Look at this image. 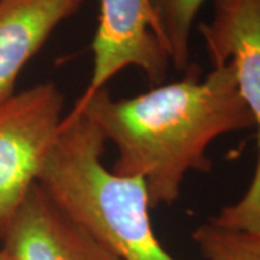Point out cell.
<instances>
[{"instance_id":"obj_1","label":"cell","mask_w":260,"mask_h":260,"mask_svg":"<svg viewBox=\"0 0 260 260\" xmlns=\"http://www.w3.org/2000/svg\"><path fill=\"white\" fill-rule=\"evenodd\" d=\"M78 114L117 149L113 174L146 182L150 207L174 204L188 171H211L207 149L218 136L254 127L232 62L213 67L204 80L189 64L182 80L132 99L102 88L70 112Z\"/></svg>"},{"instance_id":"obj_2","label":"cell","mask_w":260,"mask_h":260,"mask_svg":"<svg viewBox=\"0 0 260 260\" xmlns=\"http://www.w3.org/2000/svg\"><path fill=\"white\" fill-rule=\"evenodd\" d=\"M104 142L84 114L65 116L37 184L117 259L175 260L152 229L146 182L107 171Z\"/></svg>"},{"instance_id":"obj_3","label":"cell","mask_w":260,"mask_h":260,"mask_svg":"<svg viewBox=\"0 0 260 260\" xmlns=\"http://www.w3.org/2000/svg\"><path fill=\"white\" fill-rule=\"evenodd\" d=\"M198 30L213 67L232 62L239 91L257 129V162L246 194L211 220L220 227L260 236V0H214V18Z\"/></svg>"},{"instance_id":"obj_4","label":"cell","mask_w":260,"mask_h":260,"mask_svg":"<svg viewBox=\"0 0 260 260\" xmlns=\"http://www.w3.org/2000/svg\"><path fill=\"white\" fill-rule=\"evenodd\" d=\"M64 95L42 83L0 103V239L45 165L64 120Z\"/></svg>"},{"instance_id":"obj_5","label":"cell","mask_w":260,"mask_h":260,"mask_svg":"<svg viewBox=\"0 0 260 260\" xmlns=\"http://www.w3.org/2000/svg\"><path fill=\"white\" fill-rule=\"evenodd\" d=\"M91 80L74 107L106 88L127 67L140 68L153 85L164 84L169 58L155 34L149 0H100L99 28L91 44Z\"/></svg>"},{"instance_id":"obj_6","label":"cell","mask_w":260,"mask_h":260,"mask_svg":"<svg viewBox=\"0 0 260 260\" xmlns=\"http://www.w3.org/2000/svg\"><path fill=\"white\" fill-rule=\"evenodd\" d=\"M0 240L12 260H120L61 211L38 184Z\"/></svg>"},{"instance_id":"obj_7","label":"cell","mask_w":260,"mask_h":260,"mask_svg":"<svg viewBox=\"0 0 260 260\" xmlns=\"http://www.w3.org/2000/svg\"><path fill=\"white\" fill-rule=\"evenodd\" d=\"M87 0H0V103L15 94L16 81L65 19Z\"/></svg>"},{"instance_id":"obj_8","label":"cell","mask_w":260,"mask_h":260,"mask_svg":"<svg viewBox=\"0 0 260 260\" xmlns=\"http://www.w3.org/2000/svg\"><path fill=\"white\" fill-rule=\"evenodd\" d=\"M207 0H149L155 34L178 71L189 67V41L195 16Z\"/></svg>"},{"instance_id":"obj_9","label":"cell","mask_w":260,"mask_h":260,"mask_svg":"<svg viewBox=\"0 0 260 260\" xmlns=\"http://www.w3.org/2000/svg\"><path fill=\"white\" fill-rule=\"evenodd\" d=\"M192 239L205 260H260V236L207 223Z\"/></svg>"},{"instance_id":"obj_10","label":"cell","mask_w":260,"mask_h":260,"mask_svg":"<svg viewBox=\"0 0 260 260\" xmlns=\"http://www.w3.org/2000/svg\"><path fill=\"white\" fill-rule=\"evenodd\" d=\"M0 260H12L9 257V254L6 253V251L3 250V249H0Z\"/></svg>"}]
</instances>
